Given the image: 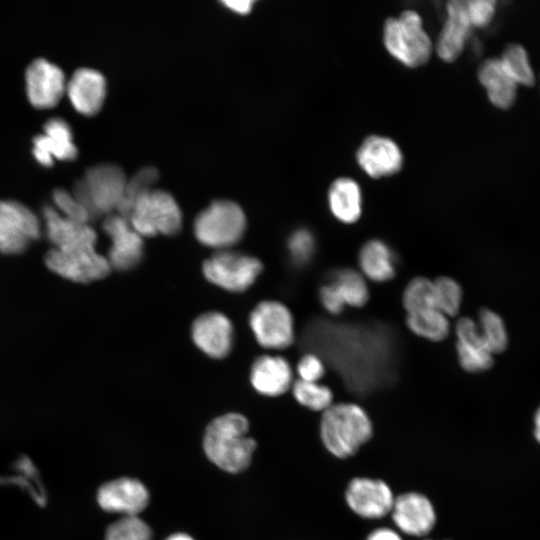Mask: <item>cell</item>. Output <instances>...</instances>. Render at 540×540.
Here are the masks:
<instances>
[{"instance_id": "13", "label": "cell", "mask_w": 540, "mask_h": 540, "mask_svg": "<svg viewBox=\"0 0 540 540\" xmlns=\"http://www.w3.org/2000/svg\"><path fill=\"white\" fill-rule=\"evenodd\" d=\"M403 153L391 138L369 135L356 151V162L369 177L379 179L398 173L403 166Z\"/></svg>"}, {"instance_id": "41", "label": "cell", "mask_w": 540, "mask_h": 540, "mask_svg": "<svg viewBox=\"0 0 540 540\" xmlns=\"http://www.w3.org/2000/svg\"><path fill=\"white\" fill-rule=\"evenodd\" d=\"M366 540H403L400 534L389 527H380L373 530Z\"/></svg>"}, {"instance_id": "23", "label": "cell", "mask_w": 540, "mask_h": 540, "mask_svg": "<svg viewBox=\"0 0 540 540\" xmlns=\"http://www.w3.org/2000/svg\"><path fill=\"white\" fill-rule=\"evenodd\" d=\"M477 78L493 106L507 110L514 105L518 86L506 73L499 58L484 60L477 70Z\"/></svg>"}, {"instance_id": "14", "label": "cell", "mask_w": 540, "mask_h": 540, "mask_svg": "<svg viewBox=\"0 0 540 540\" xmlns=\"http://www.w3.org/2000/svg\"><path fill=\"white\" fill-rule=\"evenodd\" d=\"M390 514L398 530L412 537L428 535L437 519L434 505L419 492H406L395 497Z\"/></svg>"}, {"instance_id": "30", "label": "cell", "mask_w": 540, "mask_h": 540, "mask_svg": "<svg viewBox=\"0 0 540 540\" xmlns=\"http://www.w3.org/2000/svg\"><path fill=\"white\" fill-rule=\"evenodd\" d=\"M158 178V171L154 167L140 169L135 175L127 179L123 196L116 209V213L128 218L135 202L146 192L152 189Z\"/></svg>"}, {"instance_id": "35", "label": "cell", "mask_w": 540, "mask_h": 540, "mask_svg": "<svg viewBox=\"0 0 540 540\" xmlns=\"http://www.w3.org/2000/svg\"><path fill=\"white\" fill-rule=\"evenodd\" d=\"M150 526L138 516H123L108 526L104 540H151Z\"/></svg>"}, {"instance_id": "42", "label": "cell", "mask_w": 540, "mask_h": 540, "mask_svg": "<svg viewBox=\"0 0 540 540\" xmlns=\"http://www.w3.org/2000/svg\"><path fill=\"white\" fill-rule=\"evenodd\" d=\"M223 4H225L229 9L240 13L245 14L250 11L253 1L251 0H237V1H223Z\"/></svg>"}, {"instance_id": "20", "label": "cell", "mask_w": 540, "mask_h": 540, "mask_svg": "<svg viewBox=\"0 0 540 540\" xmlns=\"http://www.w3.org/2000/svg\"><path fill=\"white\" fill-rule=\"evenodd\" d=\"M66 91L78 112L93 115L100 110L104 102L106 80L100 71L81 67L74 71L66 84Z\"/></svg>"}, {"instance_id": "44", "label": "cell", "mask_w": 540, "mask_h": 540, "mask_svg": "<svg viewBox=\"0 0 540 540\" xmlns=\"http://www.w3.org/2000/svg\"><path fill=\"white\" fill-rule=\"evenodd\" d=\"M535 437L538 442H540V407L536 412L535 415V430H534Z\"/></svg>"}, {"instance_id": "16", "label": "cell", "mask_w": 540, "mask_h": 540, "mask_svg": "<svg viewBox=\"0 0 540 540\" xmlns=\"http://www.w3.org/2000/svg\"><path fill=\"white\" fill-rule=\"evenodd\" d=\"M97 502L106 512L138 516L149 503V492L139 480L121 477L100 486Z\"/></svg>"}, {"instance_id": "24", "label": "cell", "mask_w": 540, "mask_h": 540, "mask_svg": "<svg viewBox=\"0 0 540 540\" xmlns=\"http://www.w3.org/2000/svg\"><path fill=\"white\" fill-rule=\"evenodd\" d=\"M362 191L357 181L350 177L335 179L328 189V206L332 215L341 223L353 224L362 214Z\"/></svg>"}, {"instance_id": "37", "label": "cell", "mask_w": 540, "mask_h": 540, "mask_svg": "<svg viewBox=\"0 0 540 540\" xmlns=\"http://www.w3.org/2000/svg\"><path fill=\"white\" fill-rule=\"evenodd\" d=\"M52 197L56 210L64 217L84 223H89L91 220L87 210L77 200L73 193L67 189L60 187L54 189Z\"/></svg>"}, {"instance_id": "29", "label": "cell", "mask_w": 540, "mask_h": 540, "mask_svg": "<svg viewBox=\"0 0 540 540\" xmlns=\"http://www.w3.org/2000/svg\"><path fill=\"white\" fill-rule=\"evenodd\" d=\"M16 473L0 475V483H11L25 490L38 505L47 501L46 491L42 485L39 472L28 457H20L14 463Z\"/></svg>"}, {"instance_id": "25", "label": "cell", "mask_w": 540, "mask_h": 540, "mask_svg": "<svg viewBox=\"0 0 540 540\" xmlns=\"http://www.w3.org/2000/svg\"><path fill=\"white\" fill-rule=\"evenodd\" d=\"M358 261L361 274L371 281L386 282L395 275L394 254L382 240L367 241L360 249Z\"/></svg>"}, {"instance_id": "39", "label": "cell", "mask_w": 540, "mask_h": 540, "mask_svg": "<svg viewBox=\"0 0 540 540\" xmlns=\"http://www.w3.org/2000/svg\"><path fill=\"white\" fill-rule=\"evenodd\" d=\"M297 373L302 381L318 382L325 373V366L320 357L308 353L298 362Z\"/></svg>"}, {"instance_id": "31", "label": "cell", "mask_w": 540, "mask_h": 540, "mask_svg": "<svg viewBox=\"0 0 540 540\" xmlns=\"http://www.w3.org/2000/svg\"><path fill=\"white\" fill-rule=\"evenodd\" d=\"M476 322L489 351L493 355L503 352L508 344V335L502 318L490 309H482Z\"/></svg>"}, {"instance_id": "7", "label": "cell", "mask_w": 540, "mask_h": 540, "mask_svg": "<svg viewBox=\"0 0 540 540\" xmlns=\"http://www.w3.org/2000/svg\"><path fill=\"white\" fill-rule=\"evenodd\" d=\"M144 238L159 234L171 236L182 227V212L174 197L164 190L151 189L132 207L127 218Z\"/></svg>"}, {"instance_id": "12", "label": "cell", "mask_w": 540, "mask_h": 540, "mask_svg": "<svg viewBox=\"0 0 540 540\" xmlns=\"http://www.w3.org/2000/svg\"><path fill=\"white\" fill-rule=\"evenodd\" d=\"M395 496L390 486L381 479L352 478L345 490V501L350 510L364 519H380L391 513Z\"/></svg>"}, {"instance_id": "22", "label": "cell", "mask_w": 540, "mask_h": 540, "mask_svg": "<svg viewBox=\"0 0 540 540\" xmlns=\"http://www.w3.org/2000/svg\"><path fill=\"white\" fill-rule=\"evenodd\" d=\"M250 381L254 389L265 396H279L292 385V370L281 356L263 355L258 357L250 371Z\"/></svg>"}, {"instance_id": "32", "label": "cell", "mask_w": 540, "mask_h": 540, "mask_svg": "<svg viewBox=\"0 0 540 540\" xmlns=\"http://www.w3.org/2000/svg\"><path fill=\"white\" fill-rule=\"evenodd\" d=\"M433 296L435 308L448 318L459 312L463 293L456 280L448 276H441L433 280Z\"/></svg>"}, {"instance_id": "28", "label": "cell", "mask_w": 540, "mask_h": 540, "mask_svg": "<svg viewBox=\"0 0 540 540\" xmlns=\"http://www.w3.org/2000/svg\"><path fill=\"white\" fill-rule=\"evenodd\" d=\"M330 282L335 286L346 306L362 307L369 299L366 278L351 268L337 270Z\"/></svg>"}, {"instance_id": "17", "label": "cell", "mask_w": 540, "mask_h": 540, "mask_svg": "<svg viewBox=\"0 0 540 540\" xmlns=\"http://www.w3.org/2000/svg\"><path fill=\"white\" fill-rule=\"evenodd\" d=\"M446 18L434 44L437 56L446 63L454 62L462 54L473 29L464 0L446 3Z\"/></svg>"}, {"instance_id": "26", "label": "cell", "mask_w": 540, "mask_h": 540, "mask_svg": "<svg viewBox=\"0 0 540 540\" xmlns=\"http://www.w3.org/2000/svg\"><path fill=\"white\" fill-rule=\"evenodd\" d=\"M406 324L416 336L429 341H442L450 330L449 318L435 308L406 315Z\"/></svg>"}, {"instance_id": "36", "label": "cell", "mask_w": 540, "mask_h": 540, "mask_svg": "<svg viewBox=\"0 0 540 540\" xmlns=\"http://www.w3.org/2000/svg\"><path fill=\"white\" fill-rule=\"evenodd\" d=\"M288 253L296 265L307 264L314 255L315 238L311 231L299 228L292 232L287 242Z\"/></svg>"}, {"instance_id": "27", "label": "cell", "mask_w": 540, "mask_h": 540, "mask_svg": "<svg viewBox=\"0 0 540 540\" xmlns=\"http://www.w3.org/2000/svg\"><path fill=\"white\" fill-rule=\"evenodd\" d=\"M499 59L506 73L517 86L531 87L535 84V72L524 46L519 43L508 44Z\"/></svg>"}, {"instance_id": "2", "label": "cell", "mask_w": 540, "mask_h": 540, "mask_svg": "<svg viewBox=\"0 0 540 540\" xmlns=\"http://www.w3.org/2000/svg\"><path fill=\"white\" fill-rule=\"evenodd\" d=\"M248 420L239 413H227L206 427L203 449L207 458L229 473L244 471L251 463L256 441L248 436Z\"/></svg>"}, {"instance_id": "40", "label": "cell", "mask_w": 540, "mask_h": 540, "mask_svg": "<svg viewBox=\"0 0 540 540\" xmlns=\"http://www.w3.org/2000/svg\"><path fill=\"white\" fill-rule=\"evenodd\" d=\"M319 299L324 309L333 315L340 314L346 306L337 289L330 281L320 287Z\"/></svg>"}, {"instance_id": "38", "label": "cell", "mask_w": 540, "mask_h": 540, "mask_svg": "<svg viewBox=\"0 0 540 540\" xmlns=\"http://www.w3.org/2000/svg\"><path fill=\"white\" fill-rule=\"evenodd\" d=\"M465 4L472 28H485L491 24L496 14L495 1L469 0Z\"/></svg>"}, {"instance_id": "15", "label": "cell", "mask_w": 540, "mask_h": 540, "mask_svg": "<svg viewBox=\"0 0 540 540\" xmlns=\"http://www.w3.org/2000/svg\"><path fill=\"white\" fill-rule=\"evenodd\" d=\"M25 79L28 99L38 108L54 106L66 90L64 72L45 58H36L28 65Z\"/></svg>"}, {"instance_id": "18", "label": "cell", "mask_w": 540, "mask_h": 540, "mask_svg": "<svg viewBox=\"0 0 540 540\" xmlns=\"http://www.w3.org/2000/svg\"><path fill=\"white\" fill-rule=\"evenodd\" d=\"M191 335L195 345L209 357L221 359L231 351L233 326L220 312H206L197 317Z\"/></svg>"}, {"instance_id": "1", "label": "cell", "mask_w": 540, "mask_h": 540, "mask_svg": "<svg viewBox=\"0 0 540 540\" xmlns=\"http://www.w3.org/2000/svg\"><path fill=\"white\" fill-rule=\"evenodd\" d=\"M45 232L52 244L46 266L59 276L78 283L105 278L111 271L106 256L97 251V234L89 223L61 215L55 207H43Z\"/></svg>"}, {"instance_id": "5", "label": "cell", "mask_w": 540, "mask_h": 540, "mask_svg": "<svg viewBox=\"0 0 540 540\" xmlns=\"http://www.w3.org/2000/svg\"><path fill=\"white\" fill-rule=\"evenodd\" d=\"M123 169L113 163H98L86 169L75 181L73 195L83 205L90 218L116 211L127 183Z\"/></svg>"}, {"instance_id": "4", "label": "cell", "mask_w": 540, "mask_h": 540, "mask_svg": "<svg viewBox=\"0 0 540 540\" xmlns=\"http://www.w3.org/2000/svg\"><path fill=\"white\" fill-rule=\"evenodd\" d=\"M383 43L387 52L408 68L428 62L434 44L426 32L420 14L405 10L398 17L388 18L383 27Z\"/></svg>"}, {"instance_id": "9", "label": "cell", "mask_w": 540, "mask_h": 540, "mask_svg": "<svg viewBox=\"0 0 540 540\" xmlns=\"http://www.w3.org/2000/svg\"><path fill=\"white\" fill-rule=\"evenodd\" d=\"M40 235V221L29 207L17 200H0V253L21 254Z\"/></svg>"}, {"instance_id": "33", "label": "cell", "mask_w": 540, "mask_h": 540, "mask_svg": "<svg viewBox=\"0 0 540 540\" xmlns=\"http://www.w3.org/2000/svg\"><path fill=\"white\" fill-rule=\"evenodd\" d=\"M292 392L296 401L313 411H325L333 404L331 389L319 382L297 380L292 384Z\"/></svg>"}, {"instance_id": "19", "label": "cell", "mask_w": 540, "mask_h": 540, "mask_svg": "<svg viewBox=\"0 0 540 540\" xmlns=\"http://www.w3.org/2000/svg\"><path fill=\"white\" fill-rule=\"evenodd\" d=\"M32 152L37 161L45 166L51 165L54 158L74 159L78 150L68 122L57 116L49 118L43 126V133L33 137Z\"/></svg>"}, {"instance_id": "34", "label": "cell", "mask_w": 540, "mask_h": 540, "mask_svg": "<svg viewBox=\"0 0 540 540\" xmlns=\"http://www.w3.org/2000/svg\"><path fill=\"white\" fill-rule=\"evenodd\" d=\"M402 302L406 314L435 308L433 280L426 277L413 278L404 289Z\"/></svg>"}, {"instance_id": "21", "label": "cell", "mask_w": 540, "mask_h": 540, "mask_svg": "<svg viewBox=\"0 0 540 540\" xmlns=\"http://www.w3.org/2000/svg\"><path fill=\"white\" fill-rule=\"evenodd\" d=\"M456 350L461 367L472 373L488 370L493 364V354L486 347L477 325L469 317L457 321Z\"/></svg>"}, {"instance_id": "10", "label": "cell", "mask_w": 540, "mask_h": 540, "mask_svg": "<svg viewBox=\"0 0 540 540\" xmlns=\"http://www.w3.org/2000/svg\"><path fill=\"white\" fill-rule=\"evenodd\" d=\"M249 324L257 342L264 348L284 349L294 341L293 316L281 302L259 303L250 313Z\"/></svg>"}, {"instance_id": "6", "label": "cell", "mask_w": 540, "mask_h": 540, "mask_svg": "<svg viewBox=\"0 0 540 540\" xmlns=\"http://www.w3.org/2000/svg\"><path fill=\"white\" fill-rule=\"evenodd\" d=\"M193 229L196 239L204 246L227 250L244 235L246 216L237 203L216 200L197 215Z\"/></svg>"}, {"instance_id": "45", "label": "cell", "mask_w": 540, "mask_h": 540, "mask_svg": "<svg viewBox=\"0 0 540 540\" xmlns=\"http://www.w3.org/2000/svg\"><path fill=\"white\" fill-rule=\"evenodd\" d=\"M425 540H430V539H425Z\"/></svg>"}, {"instance_id": "3", "label": "cell", "mask_w": 540, "mask_h": 540, "mask_svg": "<svg viewBox=\"0 0 540 540\" xmlns=\"http://www.w3.org/2000/svg\"><path fill=\"white\" fill-rule=\"evenodd\" d=\"M372 435V421L367 412L356 403H333L322 412L321 441L326 450L336 458L352 457Z\"/></svg>"}, {"instance_id": "43", "label": "cell", "mask_w": 540, "mask_h": 540, "mask_svg": "<svg viewBox=\"0 0 540 540\" xmlns=\"http://www.w3.org/2000/svg\"><path fill=\"white\" fill-rule=\"evenodd\" d=\"M165 540H194V538L186 533H174L168 536Z\"/></svg>"}, {"instance_id": "8", "label": "cell", "mask_w": 540, "mask_h": 540, "mask_svg": "<svg viewBox=\"0 0 540 540\" xmlns=\"http://www.w3.org/2000/svg\"><path fill=\"white\" fill-rule=\"evenodd\" d=\"M262 269V263L256 257L230 249L217 251L202 265L209 282L230 292L247 290Z\"/></svg>"}, {"instance_id": "11", "label": "cell", "mask_w": 540, "mask_h": 540, "mask_svg": "<svg viewBox=\"0 0 540 540\" xmlns=\"http://www.w3.org/2000/svg\"><path fill=\"white\" fill-rule=\"evenodd\" d=\"M103 230L111 241L106 256L111 270L129 271L140 264L144 255L143 237L127 218L109 214L103 222Z\"/></svg>"}]
</instances>
